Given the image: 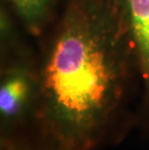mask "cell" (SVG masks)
I'll return each instance as SVG.
<instances>
[{"label": "cell", "instance_id": "1", "mask_svg": "<svg viewBox=\"0 0 149 150\" xmlns=\"http://www.w3.org/2000/svg\"><path fill=\"white\" fill-rule=\"evenodd\" d=\"M41 150H95L141 95L130 43L112 0H64L39 39Z\"/></svg>", "mask_w": 149, "mask_h": 150}, {"label": "cell", "instance_id": "2", "mask_svg": "<svg viewBox=\"0 0 149 150\" xmlns=\"http://www.w3.org/2000/svg\"><path fill=\"white\" fill-rule=\"evenodd\" d=\"M15 21L0 15V142L32 135L39 103L38 56L18 36Z\"/></svg>", "mask_w": 149, "mask_h": 150}, {"label": "cell", "instance_id": "3", "mask_svg": "<svg viewBox=\"0 0 149 150\" xmlns=\"http://www.w3.org/2000/svg\"><path fill=\"white\" fill-rule=\"evenodd\" d=\"M137 66L141 102L149 120V0H112Z\"/></svg>", "mask_w": 149, "mask_h": 150}, {"label": "cell", "instance_id": "4", "mask_svg": "<svg viewBox=\"0 0 149 150\" xmlns=\"http://www.w3.org/2000/svg\"><path fill=\"white\" fill-rule=\"evenodd\" d=\"M28 36L39 40L53 23L64 0H2Z\"/></svg>", "mask_w": 149, "mask_h": 150}, {"label": "cell", "instance_id": "5", "mask_svg": "<svg viewBox=\"0 0 149 150\" xmlns=\"http://www.w3.org/2000/svg\"><path fill=\"white\" fill-rule=\"evenodd\" d=\"M0 150H41L31 135L0 142Z\"/></svg>", "mask_w": 149, "mask_h": 150}]
</instances>
